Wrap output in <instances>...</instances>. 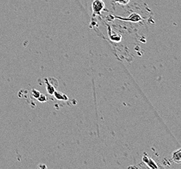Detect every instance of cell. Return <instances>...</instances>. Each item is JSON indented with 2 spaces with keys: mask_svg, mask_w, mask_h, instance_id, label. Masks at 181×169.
Wrapping results in <instances>:
<instances>
[{
  "mask_svg": "<svg viewBox=\"0 0 181 169\" xmlns=\"http://www.w3.org/2000/svg\"><path fill=\"white\" fill-rule=\"evenodd\" d=\"M143 162L146 163V165H147L149 168H158L156 163L154 162V161L151 158H149V157L146 154H144V156H143Z\"/></svg>",
  "mask_w": 181,
  "mask_h": 169,
  "instance_id": "3957f363",
  "label": "cell"
},
{
  "mask_svg": "<svg viewBox=\"0 0 181 169\" xmlns=\"http://www.w3.org/2000/svg\"><path fill=\"white\" fill-rule=\"evenodd\" d=\"M115 1L120 3V4L126 5V4H127L128 3H129V0H115Z\"/></svg>",
  "mask_w": 181,
  "mask_h": 169,
  "instance_id": "9c48e42d",
  "label": "cell"
},
{
  "mask_svg": "<svg viewBox=\"0 0 181 169\" xmlns=\"http://www.w3.org/2000/svg\"><path fill=\"white\" fill-rule=\"evenodd\" d=\"M54 95L55 98H57L58 100H68V98L67 97L66 95H63V94L60 93L58 91H55V92L54 93V95Z\"/></svg>",
  "mask_w": 181,
  "mask_h": 169,
  "instance_id": "8992f818",
  "label": "cell"
},
{
  "mask_svg": "<svg viewBox=\"0 0 181 169\" xmlns=\"http://www.w3.org/2000/svg\"><path fill=\"white\" fill-rule=\"evenodd\" d=\"M40 102H45V101H46L47 99H46V96L43 95V94H40V96L37 99Z\"/></svg>",
  "mask_w": 181,
  "mask_h": 169,
  "instance_id": "ba28073f",
  "label": "cell"
},
{
  "mask_svg": "<svg viewBox=\"0 0 181 169\" xmlns=\"http://www.w3.org/2000/svg\"><path fill=\"white\" fill-rule=\"evenodd\" d=\"M31 95H32V96L33 98H35L37 99L40 96V92L39 91H37V90L32 89V91H31Z\"/></svg>",
  "mask_w": 181,
  "mask_h": 169,
  "instance_id": "52a82bcc",
  "label": "cell"
},
{
  "mask_svg": "<svg viewBox=\"0 0 181 169\" xmlns=\"http://www.w3.org/2000/svg\"><path fill=\"white\" fill-rule=\"evenodd\" d=\"M45 83H46V90L47 92L50 95H53L55 91V87L53 86L52 84H50V83L49 82V81L47 80V79H45Z\"/></svg>",
  "mask_w": 181,
  "mask_h": 169,
  "instance_id": "5b68a950",
  "label": "cell"
},
{
  "mask_svg": "<svg viewBox=\"0 0 181 169\" xmlns=\"http://www.w3.org/2000/svg\"><path fill=\"white\" fill-rule=\"evenodd\" d=\"M116 18L119 20H124V21H130L132 22H138L143 20V18L141 17L140 15L135 13L131 14L130 16L128 18H120V17H116Z\"/></svg>",
  "mask_w": 181,
  "mask_h": 169,
  "instance_id": "6da1fadb",
  "label": "cell"
},
{
  "mask_svg": "<svg viewBox=\"0 0 181 169\" xmlns=\"http://www.w3.org/2000/svg\"><path fill=\"white\" fill-rule=\"evenodd\" d=\"M172 160L176 163H180L181 161V150L179 149L175 152H173Z\"/></svg>",
  "mask_w": 181,
  "mask_h": 169,
  "instance_id": "277c9868",
  "label": "cell"
},
{
  "mask_svg": "<svg viewBox=\"0 0 181 169\" xmlns=\"http://www.w3.org/2000/svg\"><path fill=\"white\" fill-rule=\"evenodd\" d=\"M93 13L95 14H100V12L104 9V2L100 0H95L93 3Z\"/></svg>",
  "mask_w": 181,
  "mask_h": 169,
  "instance_id": "7a4b0ae2",
  "label": "cell"
}]
</instances>
